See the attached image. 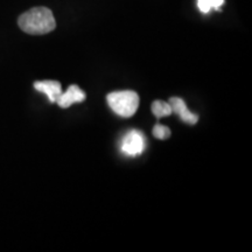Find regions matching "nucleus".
Segmentation results:
<instances>
[{
	"label": "nucleus",
	"instance_id": "nucleus-1",
	"mask_svg": "<svg viewBox=\"0 0 252 252\" xmlns=\"http://www.w3.org/2000/svg\"><path fill=\"white\" fill-rule=\"evenodd\" d=\"M18 25L25 33L31 35H43L53 32L56 21L53 12L47 7H34L19 17Z\"/></svg>",
	"mask_w": 252,
	"mask_h": 252
},
{
	"label": "nucleus",
	"instance_id": "nucleus-2",
	"mask_svg": "<svg viewBox=\"0 0 252 252\" xmlns=\"http://www.w3.org/2000/svg\"><path fill=\"white\" fill-rule=\"evenodd\" d=\"M106 100L112 111L124 118L132 117L139 106V96L134 91L130 90L109 94Z\"/></svg>",
	"mask_w": 252,
	"mask_h": 252
},
{
	"label": "nucleus",
	"instance_id": "nucleus-3",
	"mask_svg": "<svg viewBox=\"0 0 252 252\" xmlns=\"http://www.w3.org/2000/svg\"><path fill=\"white\" fill-rule=\"evenodd\" d=\"M121 150L128 157L140 156L145 150V138L143 133L135 130L127 132L121 141Z\"/></svg>",
	"mask_w": 252,
	"mask_h": 252
},
{
	"label": "nucleus",
	"instance_id": "nucleus-4",
	"mask_svg": "<svg viewBox=\"0 0 252 252\" xmlns=\"http://www.w3.org/2000/svg\"><path fill=\"white\" fill-rule=\"evenodd\" d=\"M86 99V94L84 91L77 86H70L65 93H62L56 100L60 108L67 109L70 108L72 104L81 103Z\"/></svg>",
	"mask_w": 252,
	"mask_h": 252
},
{
	"label": "nucleus",
	"instance_id": "nucleus-5",
	"mask_svg": "<svg viewBox=\"0 0 252 252\" xmlns=\"http://www.w3.org/2000/svg\"><path fill=\"white\" fill-rule=\"evenodd\" d=\"M168 103L169 105H171L172 112L176 113V115L181 118V121H184L186 124H189V125L196 124L198 121V117L196 115H194V113L189 111L187 105H186V103L181 98H179V97H172V98H169Z\"/></svg>",
	"mask_w": 252,
	"mask_h": 252
},
{
	"label": "nucleus",
	"instance_id": "nucleus-6",
	"mask_svg": "<svg viewBox=\"0 0 252 252\" xmlns=\"http://www.w3.org/2000/svg\"><path fill=\"white\" fill-rule=\"evenodd\" d=\"M35 90L47 94L50 103H56V100L62 94L61 84L58 81H39L34 83Z\"/></svg>",
	"mask_w": 252,
	"mask_h": 252
},
{
	"label": "nucleus",
	"instance_id": "nucleus-7",
	"mask_svg": "<svg viewBox=\"0 0 252 252\" xmlns=\"http://www.w3.org/2000/svg\"><path fill=\"white\" fill-rule=\"evenodd\" d=\"M152 112L157 118L167 117V116L172 115V109L169 103L162 102V100H156L152 104Z\"/></svg>",
	"mask_w": 252,
	"mask_h": 252
},
{
	"label": "nucleus",
	"instance_id": "nucleus-8",
	"mask_svg": "<svg viewBox=\"0 0 252 252\" xmlns=\"http://www.w3.org/2000/svg\"><path fill=\"white\" fill-rule=\"evenodd\" d=\"M224 0H197V6L202 13H209L212 9H220Z\"/></svg>",
	"mask_w": 252,
	"mask_h": 252
},
{
	"label": "nucleus",
	"instance_id": "nucleus-9",
	"mask_svg": "<svg viewBox=\"0 0 252 252\" xmlns=\"http://www.w3.org/2000/svg\"><path fill=\"white\" fill-rule=\"evenodd\" d=\"M153 135L157 138V139H160V140L168 139L169 135H171V130H169V128L165 125L157 124L153 128Z\"/></svg>",
	"mask_w": 252,
	"mask_h": 252
}]
</instances>
